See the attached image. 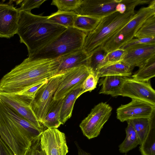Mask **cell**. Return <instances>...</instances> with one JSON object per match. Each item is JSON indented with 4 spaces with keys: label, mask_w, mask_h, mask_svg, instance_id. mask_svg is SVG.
Returning a JSON list of instances; mask_svg holds the SVG:
<instances>
[{
    "label": "cell",
    "mask_w": 155,
    "mask_h": 155,
    "mask_svg": "<svg viewBox=\"0 0 155 155\" xmlns=\"http://www.w3.org/2000/svg\"><path fill=\"white\" fill-rule=\"evenodd\" d=\"M59 62L55 59H25L5 75L0 80V92L17 94L58 73Z\"/></svg>",
    "instance_id": "6da1fadb"
},
{
    "label": "cell",
    "mask_w": 155,
    "mask_h": 155,
    "mask_svg": "<svg viewBox=\"0 0 155 155\" xmlns=\"http://www.w3.org/2000/svg\"><path fill=\"white\" fill-rule=\"evenodd\" d=\"M43 131L0 100V137L15 155H25Z\"/></svg>",
    "instance_id": "7a4b0ae2"
},
{
    "label": "cell",
    "mask_w": 155,
    "mask_h": 155,
    "mask_svg": "<svg viewBox=\"0 0 155 155\" xmlns=\"http://www.w3.org/2000/svg\"><path fill=\"white\" fill-rule=\"evenodd\" d=\"M19 11L16 34L20 42L26 45L28 55L45 46L67 28L50 21L48 16Z\"/></svg>",
    "instance_id": "3957f363"
},
{
    "label": "cell",
    "mask_w": 155,
    "mask_h": 155,
    "mask_svg": "<svg viewBox=\"0 0 155 155\" xmlns=\"http://www.w3.org/2000/svg\"><path fill=\"white\" fill-rule=\"evenodd\" d=\"M136 4L129 5L123 14L115 12L101 18L99 24L86 37L82 49L88 55L101 47L110 37L123 28L133 18Z\"/></svg>",
    "instance_id": "277c9868"
},
{
    "label": "cell",
    "mask_w": 155,
    "mask_h": 155,
    "mask_svg": "<svg viewBox=\"0 0 155 155\" xmlns=\"http://www.w3.org/2000/svg\"><path fill=\"white\" fill-rule=\"evenodd\" d=\"M88 33L69 27L45 46L28 55L32 59H55L82 49Z\"/></svg>",
    "instance_id": "5b68a950"
},
{
    "label": "cell",
    "mask_w": 155,
    "mask_h": 155,
    "mask_svg": "<svg viewBox=\"0 0 155 155\" xmlns=\"http://www.w3.org/2000/svg\"><path fill=\"white\" fill-rule=\"evenodd\" d=\"M63 74L61 71L51 77L37 91L30 103L32 110L41 123L48 110Z\"/></svg>",
    "instance_id": "8992f818"
},
{
    "label": "cell",
    "mask_w": 155,
    "mask_h": 155,
    "mask_svg": "<svg viewBox=\"0 0 155 155\" xmlns=\"http://www.w3.org/2000/svg\"><path fill=\"white\" fill-rule=\"evenodd\" d=\"M112 107L106 102H101L92 109L79 126L84 136L89 139L97 137L109 119Z\"/></svg>",
    "instance_id": "52a82bcc"
},
{
    "label": "cell",
    "mask_w": 155,
    "mask_h": 155,
    "mask_svg": "<svg viewBox=\"0 0 155 155\" xmlns=\"http://www.w3.org/2000/svg\"><path fill=\"white\" fill-rule=\"evenodd\" d=\"M63 76L55 92L54 100L63 99L70 92L81 85L91 71L84 65L62 71Z\"/></svg>",
    "instance_id": "ba28073f"
},
{
    "label": "cell",
    "mask_w": 155,
    "mask_h": 155,
    "mask_svg": "<svg viewBox=\"0 0 155 155\" xmlns=\"http://www.w3.org/2000/svg\"><path fill=\"white\" fill-rule=\"evenodd\" d=\"M119 96L142 101L155 105V91L149 81H140L127 77L123 84Z\"/></svg>",
    "instance_id": "9c48e42d"
},
{
    "label": "cell",
    "mask_w": 155,
    "mask_h": 155,
    "mask_svg": "<svg viewBox=\"0 0 155 155\" xmlns=\"http://www.w3.org/2000/svg\"><path fill=\"white\" fill-rule=\"evenodd\" d=\"M122 0H82L74 11L78 15L101 18L117 12L118 4Z\"/></svg>",
    "instance_id": "30bf717a"
},
{
    "label": "cell",
    "mask_w": 155,
    "mask_h": 155,
    "mask_svg": "<svg viewBox=\"0 0 155 155\" xmlns=\"http://www.w3.org/2000/svg\"><path fill=\"white\" fill-rule=\"evenodd\" d=\"M40 144L46 155H66L68 152L65 134L57 128H47L43 131Z\"/></svg>",
    "instance_id": "8fae6325"
},
{
    "label": "cell",
    "mask_w": 155,
    "mask_h": 155,
    "mask_svg": "<svg viewBox=\"0 0 155 155\" xmlns=\"http://www.w3.org/2000/svg\"><path fill=\"white\" fill-rule=\"evenodd\" d=\"M155 105L142 101L132 99L129 103L121 105L116 110L117 118L121 122L155 115Z\"/></svg>",
    "instance_id": "7c38bea8"
},
{
    "label": "cell",
    "mask_w": 155,
    "mask_h": 155,
    "mask_svg": "<svg viewBox=\"0 0 155 155\" xmlns=\"http://www.w3.org/2000/svg\"><path fill=\"white\" fill-rule=\"evenodd\" d=\"M0 100L38 129L44 131L43 125L32 110L31 101L16 94L0 92Z\"/></svg>",
    "instance_id": "4fadbf2b"
},
{
    "label": "cell",
    "mask_w": 155,
    "mask_h": 155,
    "mask_svg": "<svg viewBox=\"0 0 155 155\" xmlns=\"http://www.w3.org/2000/svg\"><path fill=\"white\" fill-rule=\"evenodd\" d=\"M155 15V0H152L146 7H142L135 13L133 18L116 33L127 43L134 36L144 22Z\"/></svg>",
    "instance_id": "5bb4252c"
},
{
    "label": "cell",
    "mask_w": 155,
    "mask_h": 155,
    "mask_svg": "<svg viewBox=\"0 0 155 155\" xmlns=\"http://www.w3.org/2000/svg\"><path fill=\"white\" fill-rule=\"evenodd\" d=\"M19 13L13 5L0 2V38H9L16 34Z\"/></svg>",
    "instance_id": "9a60e30c"
},
{
    "label": "cell",
    "mask_w": 155,
    "mask_h": 155,
    "mask_svg": "<svg viewBox=\"0 0 155 155\" xmlns=\"http://www.w3.org/2000/svg\"><path fill=\"white\" fill-rule=\"evenodd\" d=\"M126 50L127 53L122 61L134 68L139 67L155 56V44L138 45Z\"/></svg>",
    "instance_id": "2e32d148"
},
{
    "label": "cell",
    "mask_w": 155,
    "mask_h": 155,
    "mask_svg": "<svg viewBox=\"0 0 155 155\" xmlns=\"http://www.w3.org/2000/svg\"><path fill=\"white\" fill-rule=\"evenodd\" d=\"M90 55L82 49L64 55L58 58L59 62L58 73L69 68L83 65L88 67Z\"/></svg>",
    "instance_id": "e0dca14e"
},
{
    "label": "cell",
    "mask_w": 155,
    "mask_h": 155,
    "mask_svg": "<svg viewBox=\"0 0 155 155\" xmlns=\"http://www.w3.org/2000/svg\"><path fill=\"white\" fill-rule=\"evenodd\" d=\"M104 77L99 85H102L99 93L110 95L114 97L119 96L123 84L128 77L110 75Z\"/></svg>",
    "instance_id": "ac0fdd59"
},
{
    "label": "cell",
    "mask_w": 155,
    "mask_h": 155,
    "mask_svg": "<svg viewBox=\"0 0 155 155\" xmlns=\"http://www.w3.org/2000/svg\"><path fill=\"white\" fill-rule=\"evenodd\" d=\"M134 68L123 61L107 64L101 68L96 75L99 78L110 75H120L128 77L132 74Z\"/></svg>",
    "instance_id": "d6986e66"
},
{
    "label": "cell",
    "mask_w": 155,
    "mask_h": 155,
    "mask_svg": "<svg viewBox=\"0 0 155 155\" xmlns=\"http://www.w3.org/2000/svg\"><path fill=\"white\" fill-rule=\"evenodd\" d=\"M81 84L70 92L63 99L60 115L61 124H64L72 116L75 101L80 96Z\"/></svg>",
    "instance_id": "ffe728a7"
},
{
    "label": "cell",
    "mask_w": 155,
    "mask_h": 155,
    "mask_svg": "<svg viewBox=\"0 0 155 155\" xmlns=\"http://www.w3.org/2000/svg\"><path fill=\"white\" fill-rule=\"evenodd\" d=\"M63 99L53 100L46 115L41 122L43 125L47 128H57L61 124L60 115Z\"/></svg>",
    "instance_id": "44dd1931"
},
{
    "label": "cell",
    "mask_w": 155,
    "mask_h": 155,
    "mask_svg": "<svg viewBox=\"0 0 155 155\" xmlns=\"http://www.w3.org/2000/svg\"><path fill=\"white\" fill-rule=\"evenodd\" d=\"M127 126L125 129L126 136L119 146V150L121 153H127L140 145L137 134L130 120L127 121Z\"/></svg>",
    "instance_id": "7402d4cb"
},
{
    "label": "cell",
    "mask_w": 155,
    "mask_h": 155,
    "mask_svg": "<svg viewBox=\"0 0 155 155\" xmlns=\"http://www.w3.org/2000/svg\"><path fill=\"white\" fill-rule=\"evenodd\" d=\"M155 76V56L140 66L138 70L131 76L133 78L137 81L148 82Z\"/></svg>",
    "instance_id": "603a6c76"
},
{
    "label": "cell",
    "mask_w": 155,
    "mask_h": 155,
    "mask_svg": "<svg viewBox=\"0 0 155 155\" xmlns=\"http://www.w3.org/2000/svg\"><path fill=\"white\" fill-rule=\"evenodd\" d=\"M154 116L151 118H141L130 120L137 134L141 145L146 137L150 128L154 122Z\"/></svg>",
    "instance_id": "cb8c5ba5"
},
{
    "label": "cell",
    "mask_w": 155,
    "mask_h": 155,
    "mask_svg": "<svg viewBox=\"0 0 155 155\" xmlns=\"http://www.w3.org/2000/svg\"><path fill=\"white\" fill-rule=\"evenodd\" d=\"M101 18L77 15L74 20V27L88 33L95 28Z\"/></svg>",
    "instance_id": "d4e9b609"
},
{
    "label": "cell",
    "mask_w": 155,
    "mask_h": 155,
    "mask_svg": "<svg viewBox=\"0 0 155 155\" xmlns=\"http://www.w3.org/2000/svg\"><path fill=\"white\" fill-rule=\"evenodd\" d=\"M77 15L74 12L58 11L48 16V19L54 23L67 28L74 27V20Z\"/></svg>",
    "instance_id": "484cf974"
},
{
    "label": "cell",
    "mask_w": 155,
    "mask_h": 155,
    "mask_svg": "<svg viewBox=\"0 0 155 155\" xmlns=\"http://www.w3.org/2000/svg\"><path fill=\"white\" fill-rule=\"evenodd\" d=\"M107 53L101 47H100L90 54L88 67L96 75L98 70L106 64Z\"/></svg>",
    "instance_id": "4316f807"
},
{
    "label": "cell",
    "mask_w": 155,
    "mask_h": 155,
    "mask_svg": "<svg viewBox=\"0 0 155 155\" xmlns=\"http://www.w3.org/2000/svg\"><path fill=\"white\" fill-rule=\"evenodd\" d=\"M142 155H155V123L152 124L146 137L139 147Z\"/></svg>",
    "instance_id": "83f0119b"
},
{
    "label": "cell",
    "mask_w": 155,
    "mask_h": 155,
    "mask_svg": "<svg viewBox=\"0 0 155 155\" xmlns=\"http://www.w3.org/2000/svg\"><path fill=\"white\" fill-rule=\"evenodd\" d=\"M134 37L137 38L155 37V15L144 22Z\"/></svg>",
    "instance_id": "f1b7e54d"
},
{
    "label": "cell",
    "mask_w": 155,
    "mask_h": 155,
    "mask_svg": "<svg viewBox=\"0 0 155 155\" xmlns=\"http://www.w3.org/2000/svg\"><path fill=\"white\" fill-rule=\"evenodd\" d=\"M82 0H53L51 5L56 6L58 11L74 12L79 7Z\"/></svg>",
    "instance_id": "f546056e"
},
{
    "label": "cell",
    "mask_w": 155,
    "mask_h": 155,
    "mask_svg": "<svg viewBox=\"0 0 155 155\" xmlns=\"http://www.w3.org/2000/svg\"><path fill=\"white\" fill-rule=\"evenodd\" d=\"M99 78L92 72L87 77L81 85V96L85 92L91 91L95 89L97 86Z\"/></svg>",
    "instance_id": "4dcf8cb0"
},
{
    "label": "cell",
    "mask_w": 155,
    "mask_h": 155,
    "mask_svg": "<svg viewBox=\"0 0 155 155\" xmlns=\"http://www.w3.org/2000/svg\"><path fill=\"white\" fill-rule=\"evenodd\" d=\"M126 53V50L120 48L107 53L106 56V64L122 61Z\"/></svg>",
    "instance_id": "1f68e13d"
},
{
    "label": "cell",
    "mask_w": 155,
    "mask_h": 155,
    "mask_svg": "<svg viewBox=\"0 0 155 155\" xmlns=\"http://www.w3.org/2000/svg\"><path fill=\"white\" fill-rule=\"evenodd\" d=\"M41 135L31 142L25 155H46L41 147Z\"/></svg>",
    "instance_id": "d6a6232c"
},
{
    "label": "cell",
    "mask_w": 155,
    "mask_h": 155,
    "mask_svg": "<svg viewBox=\"0 0 155 155\" xmlns=\"http://www.w3.org/2000/svg\"><path fill=\"white\" fill-rule=\"evenodd\" d=\"M48 81L42 82L28 89L16 94H18L26 99L31 101L34 98L37 91Z\"/></svg>",
    "instance_id": "836d02e7"
},
{
    "label": "cell",
    "mask_w": 155,
    "mask_h": 155,
    "mask_svg": "<svg viewBox=\"0 0 155 155\" xmlns=\"http://www.w3.org/2000/svg\"><path fill=\"white\" fill-rule=\"evenodd\" d=\"M142 44H155V37L142 38L132 39L120 48L126 50L134 46Z\"/></svg>",
    "instance_id": "e575fe53"
},
{
    "label": "cell",
    "mask_w": 155,
    "mask_h": 155,
    "mask_svg": "<svg viewBox=\"0 0 155 155\" xmlns=\"http://www.w3.org/2000/svg\"><path fill=\"white\" fill-rule=\"evenodd\" d=\"M46 0H24L21 3V6L18 8L19 11L31 12V9L39 8Z\"/></svg>",
    "instance_id": "d590c367"
},
{
    "label": "cell",
    "mask_w": 155,
    "mask_h": 155,
    "mask_svg": "<svg viewBox=\"0 0 155 155\" xmlns=\"http://www.w3.org/2000/svg\"><path fill=\"white\" fill-rule=\"evenodd\" d=\"M0 155H15L0 137Z\"/></svg>",
    "instance_id": "8d00e7d4"
},
{
    "label": "cell",
    "mask_w": 155,
    "mask_h": 155,
    "mask_svg": "<svg viewBox=\"0 0 155 155\" xmlns=\"http://www.w3.org/2000/svg\"><path fill=\"white\" fill-rule=\"evenodd\" d=\"M75 144L78 149V155H92L81 148L77 143Z\"/></svg>",
    "instance_id": "74e56055"
},
{
    "label": "cell",
    "mask_w": 155,
    "mask_h": 155,
    "mask_svg": "<svg viewBox=\"0 0 155 155\" xmlns=\"http://www.w3.org/2000/svg\"><path fill=\"white\" fill-rule=\"evenodd\" d=\"M127 155V154H125V155Z\"/></svg>",
    "instance_id": "f35d334b"
}]
</instances>
